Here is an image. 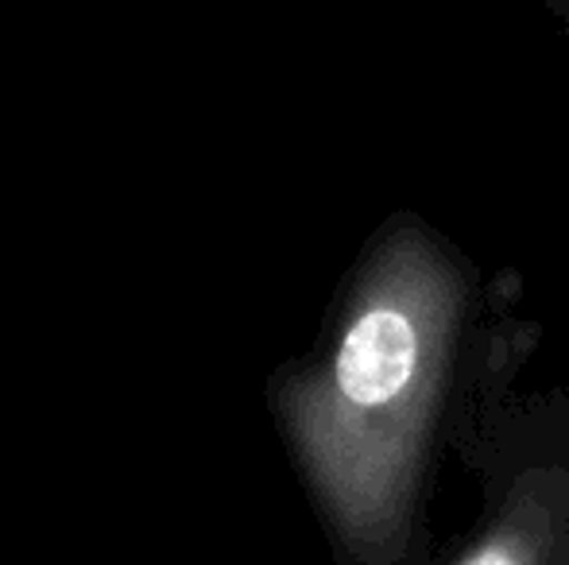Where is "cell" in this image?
I'll return each instance as SVG.
<instances>
[{"mask_svg": "<svg viewBox=\"0 0 569 565\" xmlns=\"http://www.w3.org/2000/svg\"><path fill=\"white\" fill-rule=\"evenodd\" d=\"M465 565H523V558L516 554V546L503 543V538H492V543H485L477 554H472Z\"/></svg>", "mask_w": 569, "mask_h": 565, "instance_id": "obj_2", "label": "cell"}, {"mask_svg": "<svg viewBox=\"0 0 569 565\" xmlns=\"http://www.w3.org/2000/svg\"><path fill=\"white\" fill-rule=\"evenodd\" d=\"M461 314L457 268L427 236L407 233L376 252L326 364L291 392V434L352 543L396 519Z\"/></svg>", "mask_w": 569, "mask_h": 565, "instance_id": "obj_1", "label": "cell"}]
</instances>
